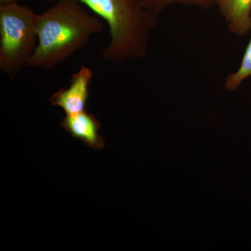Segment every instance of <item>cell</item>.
Here are the masks:
<instances>
[{"label":"cell","mask_w":251,"mask_h":251,"mask_svg":"<svg viewBox=\"0 0 251 251\" xmlns=\"http://www.w3.org/2000/svg\"><path fill=\"white\" fill-rule=\"evenodd\" d=\"M105 23L77 0H57L38 14V44L27 67L50 70L83 49Z\"/></svg>","instance_id":"obj_1"},{"label":"cell","mask_w":251,"mask_h":251,"mask_svg":"<svg viewBox=\"0 0 251 251\" xmlns=\"http://www.w3.org/2000/svg\"><path fill=\"white\" fill-rule=\"evenodd\" d=\"M57 0H46L51 4ZM108 25L110 41L102 57L113 64L135 62L149 53L158 18L138 0H77Z\"/></svg>","instance_id":"obj_2"},{"label":"cell","mask_w":251,"mask_h":251,"mask_svg":"<svg viewBox=\"0 0 251 251\" xmlns=\"http://www.w3.org/2000/svg\"><path fill=\"white\" fill-rule=\"evenodd\" d=\"M38 14L27 4H0V70L10 80L27 67L38 44Z\"/></svg>","instance_id":"obj_3"},{"label":"cell","mask_w":251,"mask_h":251,"mask_svg":"<svg viewBox=\"0 0 251 251\" xmlns=\"http://www.w3.org/2000/svg\"><path fill=\"white\" fill-rule=\"evenodd\" d=\"M93 75L90 67L82 66L73 74L69 87H62L54 92L50 99V103L62 108L66 115L85 111L90 98V86Z\"/></svg>","instance_id":"obj_4"},{"label":"cell","mask_w":251,"mask_h":251,"mask_svg":"<svg viewBox=\"0 0 251 251\" xmlns=\"http://www.w3.org/2000/svg\"><path fill=\"white\" fill-rule=\"evenodd\" d=\"M60 125L73 138L80 140L88 148L100 150L105 147V140L99 134L100 123L93 114L85 110L66 115Z\"/></svg>","instance_id":"obj_5"},{"label":"cell","mask_w":251,"mask_h":251,"mask_svg":"<svg viewBox=\"0 0 251 251\" xmlns=\"http://www.w3.org/2000/svg\"><path fill=\"white\" fill-rule=\"evenodd\" d=\"M220 14L234 35L244 36L251 31V0H215Z\"/></svg>","instance_id":"obj_6"},{"label":"cell","mask_w":251,"mask_h":251,"mask_svg":"<svg viewBox=\"0 0 251 251\" xmlns=\"http://www.w3.org/2000/svg\"><path fill=\"white\" fill-rule=\"evenodd\" d=\"M140 5L150 14L158 16L174 4L194 6L204 9L215 6V0H138Z\"/></svg>","instance_id":"obj_7"},{"label":"cell","mask_w":251,"mask_h":251,"mask_svg":"<svg viewBox=\"0 0 251 251\" xmlns=\"http://www.w3.org/2000/svg\"><path fill=\"white\" fill-rule=\"evenodd\" d=\"M251 77V38L244 51L240 66L236 72L229 74L225 80V88L234 92L242 85L244 81Z\"/></svg>","instance_id":"obj_8"},{"label":"cell","mask_w":251,"mask_h":251,"mask_svg":"<svg viewBox=\"0 0 251 251\" xmlns=\"http://www.w3.org/2000/svg\"><path fill=\"white\" fill-rule=\"evenodd\" d=\"M20 0H0V4L4 3L11 2V1H19Z\"/></svg>","instance_id":"obj_9"}]
</instances>
